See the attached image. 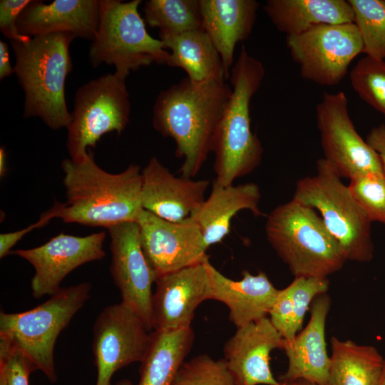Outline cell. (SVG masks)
Wrapping results in <instances>:
<instances>
[{
  "label": "cell",
  "instance_id": "6da1fadb",
  "mask_svg": "<svg viewBox=\"0 0 385 385\" xmlns=\"http://www.w3.org/2000/svg\"><path fill=\"white\" fill-rule=\"evenodd\" d=\"M231 93L225 80L195 83L186 77L158 94L153 125L175 142L176 155L183 160L178 170L182 176L195 177L212 152L215 133Z\"/></svg>",
  "mask_w": 385,
  "mask_h": 385
},
{
  "label": "cell",
  "instance_id": "7a4b0ae2",
  "mask_svg": "<svg viewBox=\"0 0 385 385\" xmlns=\"http://www.w3.org/2000/svg\"><path fill=\"white\" fill-rule=\"evenodd\" d=\"M61 166L67 202L60 203L58 217L63 222L108 229L137 222L143 210L138 165L130 164L120 173H109L98 166L88 149L83 161L66 158Z\"/></svg>",
  "mask_w": 385,
  "mask_h": 385
},
{
  "label": "cell",
  "instance_id": "3957f363",
  "mask_svg": "<svg viewBox=\"0 0 385 385\" xmlns=\"http://www.w3.org/2000/svg\"><path fill=\"white\" fill-rule=\"evenodd\" d=\"M76 38L71 33L57 32L26 42L11 41L14 73L24 92V118L38 117L53 130L70 125L65 84L73 67L69 46Z\"/></svg>",
  "mask_w": 385,
  "mask_h": 385
},
{
  "label": "cell",
  "instance_id": "277c9868",
  "mask_svg": "<svg viewBox=\"0 0 385 385\" xmlns=\"http://www.w3.org/2000/svg\"><path fill=\"white\" fill-rule=\"evenodd\" d=\"M265 70L245 47L230 71L232 93L215 133L212 152L215 155V181L228 186L252 172L260 163L263 148L251 130L250 101L260 88Z\"/></svg>",
  "mask_w": 385,
  "mask_h": 385
},
{
  "label": "cell",
  "instance_id": "5b68a950",
  "mask_svg": "<svg viewBox=\"0 0 385 385\" xmlns=\"http://www.w3.org/2000/svg\"><path fill=\"white\" fill-rule=\"evenodd\" d=\"M265 232L294 277H328L347 261L340 244L315 210L294 200L272 210Z\"/></svg>",
  "mask_w": 385,
  "mask_h": 385
},
{
  "label": "cell",
  "instance_id": "8992f818",
  "mask_svg": "<svg viewBox=\"0 0 385 385\" xmlns=\"http://www.w3.org/2000/svg\"><path fill=\"white\" fill-rule=\"evenodd\" d=\"M341 178L330 163L321 158L314 175L297 182L292 200L319 212L347 260L370 262L374 257L371 222Z\"/></svg>",
  "mask_w": 385,
  "mask_h": 385
},
{
  "label": "cell",
  "instance_id": "52a82bcc",
  "mask_svg": "<svg viewBox=\"0 0 385 385\" xmlns=\"http://www.w3.org/2000/svg\"><path fill=\"white\" fill-rule=\"evenodd\" d=\"M89 282L61 288L43 303L26 312L0 314V338L30 360L48 381L57 380L53 351L56 339L90 297Z\"/></svg>",
  "mask_w": 385,
  "mask_h": 385
},
{
  "label": "cell",
  "instance_id": "ba28073f",
  "mask_svg": "<svg viewBox=\"0 0 385 385\" xmlns=\"http://www.w3.org/2000/svg\"><path fill=\"white\" fill-rule=\"evenodd\" d=\"M140 3L99 1L98 29L88 51L93 68L112 64L116 72L128 76L130 71L153 62L167 64L170 53L160 39L148 33L138 10Z\"/></svg>",
  "mask_w": 385,
  "mask_h": 385
},
{
  "label": "cell",
  "instance_id": "9c48e42d",
  "mask_svg": "<svg viewBox=\"0 0 385 385\" xmlns=\"http://www.w3.org/2000/svg\"><path fill=\"white\" fill-rule=\"evenodd\" d=\"M127 76L115 71L93 79L76 91L66 148L74 162L83 161L87 148H96L107 133L120 135L129 123L130 103Z\"/></svg>",
  "mask_w": 385,
  "mask_h": 385
},
{
  "label": "cell",
  "instance_id": "30bf717a",
  "mask_svg": "<svg viewBox=\"0 0 385 385\" xmlns=\"http://www.w3.org/2000/svg\"><path fill=\"white\" fill-rule=\"evenodd\" d=\"M301 76L322 86L338 84L351 61L363 53V43L354 23L315 26L302 34L286 37Z\"/></svg>",
  "mask_w": 385,
  "mask_h": 385
},
{
  "label": "cell",
  "instance_id": "8fae6325",
  "mask_svg": "<svg viewBox=\"0 0 385 385\" xmlns=\"http://www.w3.org/2000/svg\"><path fill=\"white\" fill-rule=\"evenodd\" d=\"M317 124L324 159L341 177L384 174L379 154L357 133L343 91L324 93L317 106Z\"/></svg>",
  "mask_w": 385,
  "mask_h": 385
},
{
  "label": "cell",
  "instance_id": "7c38bea8",
  "mask_svg": "<svg viewBox=\"0 0 385 385\" xmlns=\"http://www.w3.org/2000/svg\"><path fill=\"white\" fill-rule=\"evenodd\" d=\"M93 331L96 385H111L115 372L132 363L141 362L151 342L152 332L122 302L105 307L96 318Z\"/></svg>",
  "mask_w": 385,
  "mask_h": 385
},
{
  "label": "cell",
  "instance_id": "4fadbf2b",
  "mask_svg": "<svg viewBox=\"0 0 385 385\" xmlns=\"http://www.w3.org/2000/svg\"><path fill=\"white\" fill-rule=\"evenodd\" d=\"M112 260L111 274L120 292L122 302L133 309L149 331L152 326V287L156 275L143 253L137 222L108 229Z\"/></svg>",
  "mask_w": 385,
  "mask_h": 385
},
{
  "label": "cell",
  "instance_id": "5bb4252c",
  "mask_svg": "<svg viewBox=\"0 0 385 385\" xmlns=\"http://www.w3.org/2000/svg\"><path fill=\"white\" fill-rule=\"evenodd\" d=\"M143 253L156 277L202 262L208 249L196 223L163 220L143 210L137 220Z\"/></svg>",
  "mask_w": 385,
  "mask_h": 385
},
{
  "label": "cell",
  "instance_id": "9a60e30c",
  "mask_svg": "<svg viewBox=\"0 0 385 385\" xmlns=\"http://www.w3.org/2000/svg\"><path fill=\"white\" fill-rule=\"evenodd\" d=\"M105 238L104 232L85 237L61 233L39 247L16 250L10 254L26 260L34 267L31 289L33 297L40 299L56 293L64 277L76 268L103 259Z\"/></svg>",
  "mask_w": 385,
  "mask_h": 385
},
{
  "label": "cell",
  "instance_id": "2e32d148",
  "mask_svg": "<svg viewBox=\"0 0 385 385\" xmlns=\"http://www.w3.org/2000/svg\"><path fill=\"white\" fill-rule=\"evenodd\" d=\"M156 278L152 297L153 331H177L192 327L197 307L210 299L205 261Z\"/></svg>",
  "mask_w": 385,
  "mask_h": 385
},
{
  "label": "cell",
  "instance_id": "e0dca14e",
  "mask_svg": "<svg viewBox=\"0 0 385 385\" xmlns=\"http://www.w3.org/2000/svg\"><path fill=\"white\" fill-rule=\"evenodd\" d=\"M285 340L268 317L237 328L223 347L224 361L237 385H283L270 368V353Z\"/></svg>",
  "mask_w": 385,
  "mask_h": 385
},
{
  "label": "cell",
  "instance_id": "ac0fdd59",
  "mask_svg": "<svg viewBox=\"0 0 385 385\" xmlns=\"http://www.w3.org/2000/svg\"><path fill=\"white\" fill-rule=\"evenodd\" d=\"M143 209L173 222L191 217L205 200L208 180L176 177L155 157L142 170Z\"/></svg>",
  "mask_w": 385,
  "mask_h": 385
},
{
  "label": "cell",
  "instance_id": "d6986e66",
  "mask_svg": "<svg viewBox=\"0 0 385 385\" xmlns=\"http://www.w3.org/2000/svg\"><path fill=\"white\" fill-rule=\"evenodd\" d=\"M331 307V298L326 293L317 296L310 306V318L307 326L292 342H285L283 350L288 361L286 372L280 382L304 380L314 385H327L330 365L325 340V327Z\"/></svg>",
  "mask_w": 385,
  "mask_h": 385
},
{
  "label": "cell",
  "instance_id": "ffe728a7",
  "mask_svg": "<svg viewBox=\"0 0 385 385\" xmlns=\"http://www.w3.org/2000/svg\"><path fill=\"white\" fill-rule=\"evenodd\" d=\"M205 264L210 299L220 302L228 307L229 319L237 328L269 315L279 289L265 272L255 275L244 270L240 279L233 280L218 271L208 258Z\"/></svg>",
  "mask_w": 385,
  "mask_h": 385
},
{
  "label": "cell",
  "instance_id": "44dd1931",
  "mask_svg": "<svg viewBox=\"0 0 385 385\" xmlns=\"http://www.w3.org/2000/svg\"><path fill=\"white\" fill-rule=\"evenodd\" d=\"M99 1L55 0L50 4L31 1L17 21L19 32L33 37L68 32L93 41L98 25Z\"/></svg>",
  "mask_w": 385,
  "mask_h": 385
},
{
  "label": "cell",
  "instance_id": "7402d4cb",
  "mask_svg": "<svg viewBox=\"0 0 385 385\" xmlns=\"http://www.w3.org/2000/svg\"><path fill=\"white\" fill-rule=\"evenodd\" d=\"M202 25L218 51L228 79L236 44L246 40L257 19L255 0H200Z\"/></svg>",
  "mask_w": 385,
  "mask_h": 385
},
{
  "label": "cell",
  "instance_id": "603a6c76",
  "mask_svg": "<svg viewBox=\"0 0 385 385\" xmlns=\"http://www.w3.org/2000/svg\"><path fill=\"white\" fill-rule=\"evenodd\" d=\"M260 198V188L254 183L222 186L213 180L209 197L190 218L198 226L208 248L229 234L231 221L239 211L248 210L255 217L262 215Z\"/></svg>",
  "mask_w": 385,
  "mask_h": 385
},
{
  "label": "cell",
  "instance_id": "cb8c5ba5",
  "mask_svg": "<svg viewBox=\"0 0 385 385\" xmlns=\"http://www.w3.org/2000/svg\"><path fill=\"white\" fill-rule=\"evenodd\" d=\"M263 9L287 36L302 34L318 25L354 23V17L348 0H267Z\"/></svg>",
  "mask_w": 385,
  "mask_h": 385
},
{
  "label": "cell",
  "instance_id": "d4e9b609",
  "mask_svg": "<svg viewBox=\"0 0 385 385\" xmlns=\"http://www.w3.org/2000/svg\"><path fill=\"white\" fill-rule=\"evenodd\" d=\"M159 39L171 51L167 65L183 69L191 81L225 79L220 56L203 29Z\"/></svg>",
  "mask_w": 385,
  "mask_h": 385
},
{
  "label": "cell",
  "instance_id": "484cf974",
  "mask_svg": "<svg viewBox=\"0 0 385 385\" xmlns=\"http://www.w3.org/2000/svg\"><path fill=\"white\" fill-rule=\"evenodd\" d=\"M194 342L192 327L177 331H152L142 360L138 385H173Z\"/></svg>",
  "mask_w": 385,
  "mask_h": 385
},
{
  "label": "cell",
  "instance_id": "4316f807",
  "mask_svg": "<svg viewBox=\"0 0 385 385\" xmlns=\"http://www.w3.org/2000/svg\"><path fill=\"white\" fill-rule=\"evenodd\" d=\"M384 363L375 346L332 337L327 385H378Z\"/></svg>",
  "mask_w": 385,
  "mask_h": 385
},
{
  "label": "cell",
  "instance_id": "83f0119b",
  "mask_svg": "<svg viewBox=\"0 0 385 385\" xmlns=\"http://www.w3.org/2000/svg\"><path fill=\"white\" fill-rule=\"evenodd\" d=\"M144 20L159 29V38L202 29L200 0H149Z\"/></svg>",
  "mask_w": 385,
  "mask_h": 385
},
{
  "label": "cell",
  "instance_id": "f1b7e54d",
  "mask_svg": "<svg viewBox=\"0 0 385 385\" xmlns=\"http://www.w3.org/2000/svg\"><path fill=\"white\" fill-rule=\"evenodd\" d=\"M348 1L363 43V53L385 60V0Z\"/></svg>",
  "mask_w": 385,
  "mask_h": 385
},
{
  "label": "cell",
  "instance_id": "f546056e",
  "mask_svg": "<svg viewBox=\"0 0 385 385\" xmlns=\"http://www.w3.org/2000/svg\"><path fill=\"white\" fill-rule=\"evenodd\" d=\"M350 81L359 96L385 115V60L364 56L351 71Z\"/></svg>",
  "mask_w": 385,
  "mask_h": 385
},
{
  "label": "cell",
  "instance_id": "4dcf8cb0",
  "mask_svg": "<svg viewBox=\"0 0 385 385\" xmlns=\"http://www.w3.org/2000/svg\"><path fill=\"white\" fill-rule=\"evenodd\" d=\"M173 385H237L223 359L206 354L185 361Z\"/></svg>",
  "mask_w": 385,
  "mask_h": 385
},
{
  "label": "cell",
  "instance_id": "1f68e13d",
  "mask_svg": "<svg viewBox=\"0 0 385 385\" xmlns=\"http://www.w3.org/2000/svg\"><path fill=\"white\" fill-rule=\"evenodd\" d=\"M349 190L371 222L385 224V176L369 173L350 179Z\"/></svg>",
  "mask_w": 385,
  "mask_h": 385
},
{
  "label": "cell",
  "instance_id": "d6a6232c",
  "mask_svg": "<svg viewBox=\"0 0 385 385\" xmlns=\"http://www.w3.org/2000/svg\"><path fill=\"white\" fill-rule=\"evenodd\" d=\"M289 286L293 307V329L297 334L312 302L317 296L327 293L329 281L328 277H297Z\"/></svg>",
  "mask_w": 385,
  "mask_h": 385
},
{
  "label": "cell",
  "instance_id": "836d02e7",
  "mask_svg": "<svg viewBox=\"0 0 385 385\" xmlns=\"http://www.w3.org/2000/svg\"><path fill=\"white\" fill-rule=\"evenodd\" d=\"M35 370L20 349L0 338V385H29V374Z\"/></svg>",
  "mask_w": 385,
  "mask_h": 385
},
{
  "label": "cell",
  "instance_id": "e575fe53",
  "mask_svg": "<svg viewBox=\"0 0 385 385\" xmlns=\"http://www.w3.org/2000/svg\"><path fill=\"white\" fill-rule=\"evenodd\" d=\"M269 316L271 323L285 342L287 343L292 342L297 334L293 329V307L289 285L279 289Z\"/></svg>",
  "mask_w": 385,
  "mask_h": 385
},
{
  "label": "cell",
  "instance_id": "d590c367",
  "mask_svg": "<svg viewBox=\"0 0 385 385\" xmlns=\"http://www.w3.org/2000/svg\"><path fill=\"white\" fill-rule=\"evenodd\" d=\"M31 0H1L0 1V30L10 41L26 42L31 37L19 32L17 21Z\"/></svg>",
  "mask_w": 385,
  "mask_h": 385
},
{
  "label": "cell",
  "instance_id": "8d00e7d4",
  "mask_svg": "<svg viewBox=\"0 0 385 385\" xmlns=\"http://www.w3.org/2000/svg\"><path fill=\"white\" fill-rule=\"evenodd\" d=\"M59 210L60 202H56L53 207L43 212L40 219L35 223L19 231L1 233L0 235V257L3 258L10 254L11 248L27 233L36 228L46 225L52 218L58 217Z\"/></svg>",
  "mask_w": 385,
  "mask_h": 385
},
{
  "label": "cell",
  "instance_id": "74e56055",
  "mask_svg": "<svg viewBox=\"0 0 385 385\" xmlns=\"http://www.w3.org/2000/svg\"><path fill=\"white\" fill-rule=\"evenodd\" d=\"M366 141L379 154L385 176V125L371 129Z\"/></svg>",
  "mask_w": 385,
  "mask_h": 385
},
{
  "label": "cell",
  "instance_id": "f35d334b",
  "mask_svg": "<svg viewBox=\"0 0 385 385\" xmlns=\"http://www.w3.org/2000/svg\"><path fill=\"white\" fill-rule=\"evenodd\" d=\"M14 73V68L10 62L9 49L7 43L0 41V79L9 76Z\"/></svg>",
  "mask_w": 385,
  "mask_h": 385
},
{
  "label": "cell",
  "instance_id": "ab89813d",
  "mask_svg": "<svg viewBox=\"0 0 385 385\" xmlns=\"http://www.w3.org/2000/svg\"><path fill=\"white\" fill-rule=\"evenodd\" d=\"M6 151L4 147L0 148V176L4 177L7 170L6 166Z\"/></svg>",
  "mask_w": 385,
  "mask_h": 385
},
{
  "label": "cell",
  "instance_id": "60d3db41",
  "mask_svg": "<svg viewBox=\"0 0 385 385\" xmlns=\"http://www.w3.org/2000/svg\"><path fill=\"white\" fill-rule=\"evenodd\" d=\"M283 385H314L304 380H296L293 381L282 382Z\"/></svg>",
  "mask_w": 385,
  "mask_h": 385
},
{
  "label": "cell",
  "instance_id": "b9f144b4",
  "mask_svg": "<svg viewBox=\"0 0 385 385\" xmlns=\"http://www.w3.org/2000/svg\"><path fill=\"white\" fill-rule=\"evenodd\" d=\"M378 385H385V359H384L383 371H382L381 378H380Z\"/></svg>",
  "mask_w": 385,
  "mask_h": 385
},
{
  "label": "cell",
  "instance_id": "7bdbcfd3",
  "mask_svg": "<svg viewBox=\"0 0 385 385\" xmlns=\"http://www.w3.org/2000/svg\"><path fill=\"white\" fill-rule=\"evenodd\" d=\"M115 385H133L129 379H122L117 382Z\"/></svg>",
  "mask_w": 385,
  "mask_h": 385
}]
</instances>
